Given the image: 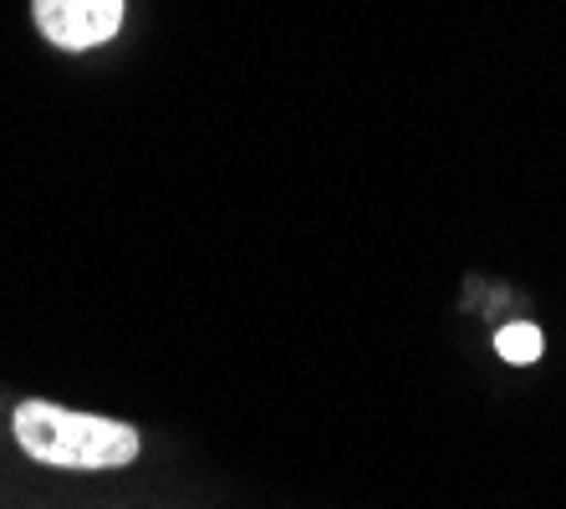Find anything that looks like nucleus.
<instances>
[{
  "label": "nucleus",
  "mask_w": 566,
  "mask_h": 509,
  "mask_svg": "<svg viewBox=\"0 0 566 509\" xmlns=\"http://www.w3.org/2000/svg\"><path fill=\"white\" fill-rule=\"evenodd\" d=\"M15 444L52 469H123L138 458V428L97 413H72L46 397H27L11 413Z\"/></svg>",
  "instance_id": "obj_1"
},
{
  "label": "nucleus",
  "mask_w": 566,
  "mask_h": 509,
  "mask_svg": "<svg viewBox=\"0 0 566 509\" xmlns=\"http://www.w3.org/2000/svg\"><path fill=\"white\" fill-rule=\"evenodd\" d=\"M31 15L62 52H93L123 31V0H31Z\"/></svg>",
  "instance_id": "obj_2"
},
{
  "label": "nucleus",
  "mask_w": 566,
  "mask_h": 509,
  "mask_svg": "<svg viewBox=\"0 0 566 509\" xmlns=\"http://www.w3.org/2000/svg\"><path fill=\"white\" fill-rule=\"evenodd\" d=\"M495 352L511 367H531L541 357V331L531 327V321H511V327L495 331Z\"/></svg>",
  "instance_id": "obj_3"
}]
</instances>
